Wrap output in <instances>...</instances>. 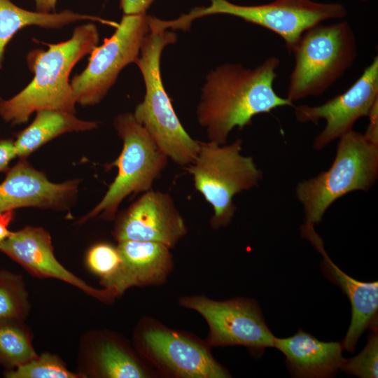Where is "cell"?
<instances>
[{"instance_id": "6da1fadb", "label": "cell", "mask_w": 378, "mask_h": 378, "mask_svg": "<svg viewBox=\"0 0 378 378\" xmlns=\"http://www.w3.org/2000/svg\"><path fill=\"white\" fill-rule=\"evenodd\" d=\"M280 59L267 58L253 69L225 63L211 70L202 88L197 120L209 141L225 144L234 127L252 123V118L293 103L279 96L273 83Z\"/></svg>"}, {"instance_id": "7a4b0ae2", "label": "cell", "mask_w": 378, "mask_h": 378, "mask_svg": "<svg viewBox=\"0 0 378 378\" xmlns=\"http://www.w3.org/2000/svg\"><path fill=\"white\" fill-rule=\"evenodd\" d=\"M97 26L89 22L76 27L71 37L57 43H46L48 50L36 49L27 62L33 79L20 92L0 103V117L11 125L28 121L42 109L76 112L69 76L74 66L98 45Z\"/></svg>"}, {"instance_id": "3957f363", "label": "cell", "mask_w": 378, "mask_h": 378, "mask_svg": "<svg viewBox=\"0 0 378 378\" xmlns=\"http://www.w3.org/2000/svg\"><path fill=\"white\" fill-rule=\"evenodd\" d=\"M176 40L174 32L150 26L134 63L144 79L145 95L133 115L168 158L186 167L195 159L200 141L192 139L182 126L164 90L160 73L162 52Z\"/></svg>"}, {"instance_id": "277c9868", "label": "cell", "mask_w": 378, "mask_h": 378, "mask_svg": "<svg viewBox=\"0 0 378 378\" xmlns=\"http://www.w3.org/2000/svg\"><path fill=\"white\" fill-rule=\"evenodd\" d=\"M292 52L295 65L286 98L293 103L323 94L344 75L357 57L356 38L346 21L319 23L302 34Z\"/></svg>"}, {"instance_id": "5b68a950", "label": "cell", "mask_w": 378, "mask_h": 378, "mask_svg": "<svg viewBox=\"0 0 378 378\" xmlns=\"http://www.w3.org/2000/svg\"><path fill=\"white\" fill-rule=\"evenodd\" d=\"M378 177V144L353 130L339 138L335 159L325 172L300 182L295 195L303 206L304 223H319L339 198L368 191Z\"/></svg>"}, {"instance_id": "8992f818", "label": "cell", "mask_w": 378, "mask_h": 378, "mask_svg": "<svg viewBox=\"0 0 378 378\" xmlns=\"http://www.w3.org/2000/svg\"><path fill=\"white\" fill-rule=\"evenodd\" d=\"M241 150L240 139L229 144L200 141L195 159L184 167L195 189L213 207L210 224L214 229L231 223L236 211L234 197L258 186L262 179L253 158L244 155Z\"/></svg>"}, {"instance_id": "52a82bcc", "label": "cell", "mask_w": 378, "mask_h": 378, "mask_svg": "<svg viewBox=\"0 0 378 378\" xmlns=\"http://www.w3.org/2000/svg\"><path fill=\"white\" fill-rule=\"evenodd\" d=\"M216 14L235 16L276 33L284 39L288 52H292L306 30L329 19L343 18L347 12L339 3L312 0H274L253 6L238 5L227 0H210L209 6L195 7L175 20H164V25L173 30H188L193 20Z\"/></svg>"}, {"instance_id": "ba28073f", "label": "cell", "mask_w": 378, "mask_h": 378, "mask_svg": "<svg viewBox=\"0 0 378 378\" xmlns=\"http://www.w3.org/2000/svg\"><path fill=\"white\" fill-rule=\"evenodd\" d=\"M113 125L123 142L119 156L111 164L118 169V174L103 198L80 223L95 217L113 219L125 198L152 189L167 165L168 157L133 113L118 115Z\"/></svg>"}, {"instance_id": "9c48e42d", "label": "cell", "mask_w": 378, "mask_h": 378, "mask_svg": "<svg viewBox=\"0 0 378 378\" xmlns=\"http://www.w3.org/2000/svg\"><path fill=\"white\" fill-rule=\"evenodd\" d=\"M149 31L146 13L123 14L114 34L90 52L85 69L71 80L76 104L88 106L100 103L121 71L135 63Z\"/></svg>"}, {"instance_id": "30bf717a", "label": "cell", "mask_w": 378, "mask_h": 378, "mask_svg": "<svg viewBox=\"0 0 378 378\" xmlns=\"http://www.w3.org/2000/svg\"><path fill=\"white\" fill-rule=\"evenodd\" d=\"M180 304L204 317L209 328V346L241 345L256 354L274 346L275 337L267 326L258 304L253 300L215 301L190 296L182 298Z\"/></svg>"}, {"instance_id": "8fae6325", "label": "cell", "mask_w": 378, "mask_h": 378, "mask_svg": "<svg viewBox=\"0 0 378 378\" xmlns=\"http://www.w3.org/2000/svg\"><path fill=\"white\" fill-rule=\"evenodd\" d=\"M377 99L378 57L376 55L347 90L318 106H295V117L298 122L302 123H316L321 119L326 120L325 127L313 143V148L321 150L336 139L352 130L358 119L368 116Z\"/></svg>"}, {"instance_id": "7c38bea8", "label": "cell", "mask_w": 378, "mask_h": 378, "mask_svg": "<svg viewBox=\"0 0 378 378\" xmlns=\"http://www.w3.org/2000/svg\"><path fill=\"white\" fill-rule=\"evenodd\" d=\"M138 348L157 366L178 377L226 378L229 372L208 349L194 340L161 326H146L136 336Z\"/></svg>"}, {"instance_id": "4fadbf2b", "label": "cell", "mask_w": 378, "mask_h": 378, "mask_svg": "<svg viewBox=\"0 0 378 378\" xmlns=\"http://www.w3.org/2000/svg\"><path fill=\"white\" fill-rule=\"evenodd\" d=\"M187 233L184 218L167 192L152 189L117 217L113 235L124 240L154 241L169 248Z\"/></svg>"}, {"instance_id": "5bb4252c", "label": "cell", "mask_w": 378, "mask_h": 378, "mask_svg": "<svg viewBox=\"0 0 378 378\" xmlns=\"http://www.w3.org/2000/svg\"><path fill=\"white\" fill-rule=\"evenodd\" d=\"M0 251L35 276L63 281L105 302L117 297L113 289L94 288L63 267L54 254L50 234L43 227L26 226L10 232L0 242Z\"/></svg>"}, {"instance_id": "9a60e30c", "label": "cell", "mask_w": 378, "mask_h": 378, "mask_svg": "<svg viewBox=\"0 0 378 378\" xmlns=\"http://www.w3.org/2000/svg\"><path fill=\"white\" fill-rule=\"evenodd\" d=\"M6 172L0 183V213L23 207L64 211L76 200L78 180L52 183L25 159Z\"/></svg>"}, {"instance_id": "2e32d148", "label": "cell", "mask_w": 378, "mask_h": 378, "mask_svg": "<svg viewBox=\"0 0 378 378\" xmlns=\"http://www.w3.org/2000/svg\"><path fill=\"white\" fill-rule=\"evenodd\" d=\"M300 230L302 237L308 239L323 256L321 267L324 275L340 286L349 300L351 320L341 344L343 349L354 353L362 334L368 328H377L378 282L360 281L342 271L326 253L323 241L314 230V225L304 223Z\"/></svg>"}, {"instance_id": "e0dca14e", "label": "cell", "mask_w": 378, "mask_h": 378, "mask_svg": "<svg viewBox=\"0 0 378 378\" xmlns=\"http://www.w3.org/2000/svg\"><path fill=\"white\" fill-rule=\"evenodd\" d=\"M120 265L110 278L101 281L117 297L133 286L162 284L173 267L170 248L154 241L124 240L118 242Z\"/></svg>"}, {"instance_id": "ac0fdd59", "label": "cell", "mask_w": 378, "mask_h": 378, "mask_svg": "<svg viewBox=\"0 0 378 378\" xmlns=\"http://www.w3.org/2000/svg\"><path fill=\"white\" fill-rule=\"evenodd\" d=\"M273 347L285 355L286 365L296 377H333L345 359L341 342H322L301 329L289 337H275Z\"/></svg>"}, {"instance_id": "d6986e66", "label": "cell", "mask_w": 378, "mask_h": 378, "mask_svg": "<svg viewBox=\"0 0 378 378\" xmlns=\"http://www.w3.org/2000/svg\"><path fill=\"white\" fill-rule=\"evenodd\" d=\"M79 366L78 372L85 378L147 377L146 370L132 354L108 337L88 336L80 348Z\"/></svg>"}, {"instance_id": "ffe728a7", "label": "cell", "mask_w": 378, "mask_h": 378, "mask_svg": "<svg viewBox=\"0 0 378 378\" xmlns=\"http://www.w3.org/2000/svg\"><path fill=\"white\" fill-rule=\"evenodd\" d=\"M32 122L18 133L14 141L17 157L25 159L34 151L62 134L94 130L95 121L78 118L75 114L60 110L42 109L36 112Z\"/></svg>"}, {"instance_id": "44dd1931", "label": "cell", "mask_w": 378, "mask_h": 378, "mask_svg": "<svg viewBox=\"0 0 378 378\" xmlns=\"http://www.w3.org/2000/svg\"><path fill=\"white\" fill-rule=\"evenodd\" d=\"M83 20L108 22L94 15L75 13L69 10L50 13L31 11L16 6L10 0H0V69L2 67L6 46L22 28L38 26L46 29H60L69 24ZM2 99L0 95V103Z\"/></svg>"}, {"instance_id": "7402d4cb", "label": "cell", "mask_w": 378, "mask_h": 378, "mask_svg": "<svg viewBox=\"0 0 378 378\" xmlns=\"http://www.w3.org/2000/svg\"><path fill=\"white\" fill-rule=\"evenodd\" d=\"M37 356L24 320L0 318V365L6 370L14 369Z\"/></svg>"}, {"instance_id": "603a6c76", "label": "cell", "mask_w": 378, "mask_h": 378, "mask_svg": "<svg viewBox=\"0 0 378 378\" xmlns=\"http://www.w3.org/2000/svg\"><path fill=\"white\" fill-rule=\"evenodd\" d=\"M29 311L30 302L22 276L0 270V318L24 321Z\"/></svg>"}, {"instance_id": "cb8c5ba5", "label": "cell", "mask_w": 378, "mask_h": 378, "mask_svg": "<svg viewBox=\"0 0 378 378\" xmlns=\"http://www.w3.org/2000/svg\"><path fill=\"white\" fill-rule=\"evenodd\" d=\"M6 378H85L70 371L57 355L46 352L14 369L5 370Z\"/></svg>"}, {"instance_id": "d4e9b609", "label": "cell", "mask_w": 378, "mask_h": 378, "mask_svg": "<svg viewBox=\"0 0 378 378\" xmlns=\"http://www.w3.org/2000/svg\"><path fill=\"white\" fill-rule=\"evenodd\" d=\"M367 344L363 351L349 359H344L340 368L348 374L360 378H377L378 335L377 328L371 329Z\"/></svg>"}, {"instance_id": "484cf974", "label": "cell", "mask_w": 378, "mask_h": 378, "mask_svg": "<svg viewBox=\"0 0 378 378\" xmlns=\"http://www.w3.org/2000/svg\"><path fill=\"white\" fill-rule=\"evenodd\" d=\"M90 270L101 278V281L112 276L120 265L117 246L106 243L97 244L88 251L86 257Z\"/></svg>"}, {"instance_id": "4316f807", "label": "cell", "mask_w": 378, "mask_h": 378, "mask_svg": "<svg viewBox=\"0 0 378 378\" xmlns=\"http://www.w3.org/2000/svg\"><path fill=\"white\" fill-rule=\"evenodd\" d=\"M14 140H0V172H6L9 169L10 161L16 158Z\"/></svg>"}, {"instance_id": "83f0119b", "label": "cell", "mask_w": 378, "mask_h": 378, "mask_svg": "<svg viewBox=\"0 0 378 378\" xmlns=\"http://www.w3.org/2000/svg\"><path fill=\"white\" fill-rule=\"evenodd\" d=\"M155 0H120V7L123 14L134 15L146 13V10Z\"/></svg>"}, {"instance_id": "f1b7e54d", "label": "cell", "mask_w": 378, "mask_h": 378, "mask_svg": "<svg viewBox=\"0 0 378 378\" xmlns=\"http://www.w3.org/2000/svg\"><path fill=\"white\" fill-rule=\"evenodd\" d=\"M368 117L369 125L363 134L367 139L378 144V99L372 104Z\"/></svg>"}, {"instance_id": "f546056e", "label": "cell", "mask_w": 378, "mask_h": 378, "mask_svg": "<svg viewBox=\"0 0 378 378\" xmlns=\"http://www.w3.org/2000/svg\"><path fill=\"white\" fill-rule=\"evenodd\" d=\"M14 217V211L0 213V242H1L10 232L8 227Z\"/></svg>"}, {"instance_id": "4dcf8cb0", "label": "cell", "mask_w": 378, "mask_h": 378, "mask_svg": "<svg viewBox=\"0 0 378 378\" xmlns=\"http://www.w3.org/2000/svg\"><path fill=\"white\" fill-rule=\"evenodd\" d=\"M36 11L50 13L55 12L57 0H34Z\"/></svg>"}, {"instance_id": "1f68e13d", "label": "cell", "mask_w": 378, "mask_h": 378, "mask_svg": "<svg viewBox=\"0 0 378 378\" xmlns=\"http://www.w3.org/2000/svg\"><path fill=\"white\" fill-rule=\"evenodd\" d=\"M360 1H368V0H360Z\"/></svg>"}]
</instances>
